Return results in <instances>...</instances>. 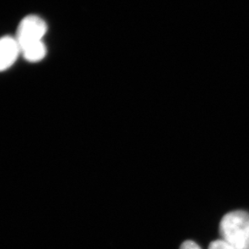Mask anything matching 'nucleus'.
<instances>
[{
    "label": "nucleus",
    "instance_id": "obj_1",
    "mask_svg": "<svg viewBox=\"0 0 249 249\" xmlns=\"http://www.w3.org/2000/svg\"><path fill=\"white\" fill-rule=\"evenodd\" d=\"M221 240L234 249H249V213L231 211L223 216L219 224Z\"/></svg>",
    "mask_w": 249,
    "mask_h": 249
},
{
    "label": "nucleus",
    "instance_id": "obj_2",
    "mask_svg": "<svg viewBox=\"0 0 249 249\" xmlns=\"http://www.w3.org/2000/svg\"><path fill=\"white\" fill-rule=\"evenodd\" d=\"M47 32L46 22L37 16H28L19 23L17 29V39L19 49L42 41Z\"/></svg>",
    "mask_w": 249,
    "mask_h": 249
},
{
    "label": "nucleus",
    "instance_id": "obj_3",
    "mask_svg": "<svg viewBox=\"0 0 249 249\" xmlns=\"http://www.w3.org/2000/svg\"><path fill=\"white\" fill-rule=\"evenodd\" d=\"M20 53L17 39L5 36L0 38V71L12 67Z\"/></svg>",
    "mask_w": 249,
    "mask_h": 249
},
{
    "label": "nucleus",
    "instance_id": "obj_4",
    "mask_svg": "<svg viewBox=\"0 0 249 249\" xmlns=\"http://www.w3.org/2000/svg\"><path fill=\"white\" fill-rule=\"evenodd\" d=\"M20 53L29 62H38L46 56V47L43 41H39L22 49Z\"/></svg>",
    "mask_w": 249,
    "mask_h": 249
},
{
    "label": "nucleus",
    "instance_id": "obj_5",
    "mask_svg": "<svg viewBox=\"0 0 249 249\" xmlns=\"http://www.w3.org/2000/svg\"><path fill=\"white\" fill-rule=\"evenodd\" d=\"M208 249H234L231 245H228L223 240H217L212 242L209 245Z\"/></svg>",
    "mask_w": 249,
    "mask_h": 249
},
{
    "label": "nucleus",
    "instance_id": "obj_6",
    "mask_svg": "<svg viewBox=\"0 0 249 249\" xmlns=\"http://www.w3.org/2000/svg\"><path fill=\"white\" fill-rule=\"evenodd\" d=\"M180 249H201L197 244L192 241V240H186L180 245Z\"/></svg>",
    "mask_w": 249,
    "mask_h": 249
}]
</instances>
